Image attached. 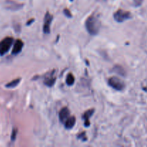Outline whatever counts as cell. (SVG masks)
Returning <instances> with one entry per match:
<instances>
[{"label":"cell","mask_w":147,"mask_h":147,"mask_svg":"<svg viewBox=\"0 0 147 147\" xmlns=\"http://www.w3.org/2000/svg\"><path fill=\"white\" fill-rule=\"evenodd\" d=\"M53 75H54V73H52L51 74H50V77L46 78L45 80L44 81L45 85H46V86H48V87H51V86H53V85L55 84V78L53 76Z\"/></svg>","instance_id":"8fae6325"},{"label":"cell","mask_w":147,"mask_h":147,"mask_svg":"<svg viewBox=\"0 0 147 147\" xmlns=\"http://www.w3.org/2000/svg\"><path fill=\"white\" fill-rule=\"evenodd\" d=\"M14 42L12 37H7L0 42V55L3 56L9 52Z\"/></svg>","instance_id":"7a4b0ae2"},{"label":"cell","mask_w":147,"mask_h":147,"mask_svg":"<svg viewBox=\"0 0 147 147\" xmlns=\"http://www.w3.org/2000/svg\"><path fill=\"white\" fill-rule=\"evenodd\" d=\"M70 117V111L67 108H63L59 113V119L61 123H65V121Z\"/></svg>","instance_id":"52a82bcc"},{"label":"cell","mask_w":147,"mask_h":147,"mask_svg":"<svg viewBox=\"0 0 147 147\" xmlns=\"http://www.w3.org/2000/svg\"><path fill=\"white\" fill-rule=\"evenodd\" d=\"M113 18L117 22H123L131 18V14L129 11H124L123 9H119L113 14Z\"/></svg>","instance_id":"3957f363"},{"label":"cell","mask_w":147,"mask_h":147,"mask_svg":"<svg viewBox=\"0 0 147 147\" xmlns=\"http://www.w3.org/2000/svg\"><path fill=\"white\" fill-rule=\"evenodd\" d=\"M93 113H94V109H90V110L85 112L84 114H83V120L85 121L84 126H86V127H88V126H90V121H89V119H90V116L93 114Z\"/></svg>","instance_id":"ba28073f"},{"label":"cell","mask_w":147,"mask_h":147,"mask_svg":"<svg viewBox=\"0 0 147 147\" xmlns=\"http://www.w3.org/2000/svg\"><path fill=\"white\" fill-rule=\"evenodd\" d=\"M32 22H34V20H33V19H32V20H30V22H27V25H30V24H31Z\"/></svg>","instance_id":"d6986e66"},{"label":"cell","mask_w":147,"mask_h":147,"mask_svg":"<svg viewBox=\"0 0 147 147\" xmlns=\"http://www.w3.org/2000/svg\"><path fill=\"white\" fill-rule=\"evenodd\" d=\"M17 129H13L12 133H11V141H14L17 138Z\"/></svg>","instance_id":"e0dca14e"},{"label":"cell","mask_w":147,"mask_h":147,"mask_svg":"<svg viewBox=\"0 0 147 147\" xmlns=\"http://www.w3.org/2000/svg\"><path fill=\"white\" fill-rule=\"evenodd\" d=\"M75 83V78L73 76V74L71 73H69L67 76L66 78V83H67V86H73Z\"/></svg>","instance_id":"5bb4252c"},{"label":"cell","mask_w":147,"mask_h":147,"mask_svg":"<svg viewBox=\"0 0 147 147\" xmlns=\"http://www.w3.org/2000/svg\"><path fill=\"white\" fill-rule=\"evenodd\" d=\"M143 2V0H134V5L136 7H139Z\"/></svg>","instance_id":"ac0fdd59"},{"label":"cell","mask_w":147,"mask_h":147,"mask_svg":"<svg viewBox=\"0 0 147 147\" xmlns=\"http://www.w3.org/2000/svg\"><path fill=\"white\" fill-rule=\"evenodd\" d=\"M78 138L80 139H81L83 142H86V141L87 140V138H86V132H82L81 134H78Z\"/></svg>","instance_id":"9a60e30c"},{"label":"cell","mask_w":147,"mask_h":147,"mask_svg":"<svg viewBox=\"0 0 147 147\" xmlns=\"http://www.w3.org/2000/svg\"><path fill=\"white\" fill-rule=\"evenodd\" d=\"M20 81H21V78L14 79V80H13L12 81L7 83L5 86L6 88H15L16 86H18L19 83H20Z\"/></svg>","instance_id":"7c38bea8"},{"label":"cell","mask_w":147,"mask_h":147,"mask_svg":"<svg viewBox=\"0 0 147 147\" xmlns=\"http://www.w3.org/2000/svg\"><path fill=\"white\" fill-rule=\"evenodd\" d=\"M23 46H24V43L22 40H17L15 41V43L14 45V47H13L12 51L11 53L12 55H18L19 53H21V51L22 50Z\"/></svg>","instance_id":"8992f818"},{"label":"cell","mask_w":147,"mask_h":147,"mask_svg":"<svg viewBox=\"0 0 147 147\" xmlns=\"http://www.w3.org/2000/svg\"><path fill=\"white\" fill-rule=\"evenodd\" d=\"M113 71H114L115 73L119 74L120 76H125V75H126V72H125L124 69H123V67L120 65L115 66L114 68H113Z\"/></svg>","instance_id":"4fadbf2b"},{"label":"cell","mask_w":147,"mask_h":147,"mask_svg":"<svg viewBox=\"0 0 147 147\" xmlns=\"http://www.w3.org/2000/svg\"><path fill=\"white\" fill-rule=\"evenodd\" d=\"M70 1H73V0H70Z\"/></svg>","instance_id":"ffe728a7"},{"label":"cell","mask_w":147,"mask_h":147,"mask_svg":"<svg viewBox=\"0 0 147 147\" xmlns=\"http://www.w3.org/2000/svg\"><path fill=\"white\" fill-rule=\"evenodd\" d=\"M109 85L116 90H122L125 87V84L121 79L116 77H111L109 79Z\"/></svg>","instance_id":"277c9868"},{"label":"cell","mask_w":147,"mask_h":147,"mask_svg":"<svg viewBox=\"0 0 147 147\" xmlns=\"http://www.w3.org/2000/svg\"><path fill=\"white\" fill-rule=\"evenodd\" d=\"M6 4H7V9H9V10H14V11L19 10L22 7V4H18V3L12 1H7Z\"/></svg>","instance_id":"9c48e42d"},{"label":"cell","mask_w":147,"mask_h":147,"mask_svg":"<svg viewBox=\"0 0 147 147\" xmlns=\"http://www.w3.org/2000/svg\"><path fill=\"white\" fill-rule=\"evenodd\" d=\"M53 17L49 12L46 13L44 19V24H43V32L45 34H49L50 32V24L53 21Z\"/></svg>","instance_id":"5b68a950"},{"label":"cell","mask_w":147,"mask_h":147,"mask_svg":"<svg viewBox=\"0 0 147 147\" xmlns=\"http://www.w3.org/2000/svg\"><path fill=\"white\" fill-rule=\"evenodd\" d=\"M100 25V22L94 16H90L86 21V28L91 35H96L99 32Z\"/></svg>","instance_id":"6da1fadb"},{"label":"cell","mask_w":147,"mask_h":147,"mask_svg":"<svg viewBox=\"0 0 147 147\" xmlns=\"http://www.w3.org/2000/svg\"><path fill=\"white\" fill-rule=\"evenodd\" d=\"M63 13H64L65 15L67 17H68V18H71L72 17V14L68 9H65L64 11H63Z\"/></svg>","instance_id":"2e32d148"},{"label":"cell","mask_w":147,"mask_h":147,"mask_svg":"<svg viewBox=\"0 0 147 147\" xmlns=\"http://www.w3.org/2000/svg\"><path fill=\"white\" fill-rule=\"evenodd\" d=\"M76 119L75 116H70L65 122V127L67 129H71L75 126Z\"/></svg>","instance_id":"30bf717a"}]
</instances>
